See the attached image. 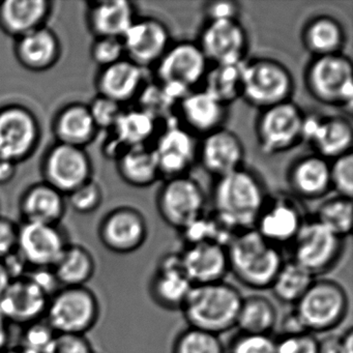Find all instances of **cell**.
Here are the masks:
<instances>
[{
	"label": "cell",
	"mask_w": 353,
	"mask_h": 353,
	"mask_svg": "<svg viewBox=\"0 0 353 353\" xmlns=\"http://www.w3.org/2000/svg\"><path fill=\"white\" fill-rule=\"evenodd\" d=\"M121 42L128 59L144 70L156 67L172 44L166 24L152 17L136 19Z\"/></svg>",
	"instance_id": "15"
},
{
	"label": "cell",
	"mask_w": 353,
	"mask_h": 353,
	"mask_svg": "<svg viewBox=\"0 0 353 353\" xmlns=\"http://www.w3.org/2000/svg\"><path fill=\"white\" fill-rule=\"evenodd\" d=\"M26 222L57 225L65 212L61 192L49 185H37L22 202Z\"/></svg>",
	"instance_id": "35"
},
{
	"label": "cell",
	"mask_w": 353,
	"mask_h": 353,
	"mask_svg": "<svg viewBox=\"0 0 353 353\" xmlns=\"http://www.w3.org/2000/svg\"><path fill=\"white\" fill-rule=\"evenodd\" d=\"M193 284L181 265L179 253L161 257L148 285L152 301L167 311H181Z\"/></svg>",
	"instance_id": "21"
},
{
	"label": "cell",
	"mask_w": 353,
	"mask_h": 353,
	"mask_svg": "<svg viewBox=\"0 0 353 353\" xmlns=\"http://www.w3.org/2000/svg\"><path fill=\"white\" fill-rule=\"evenodd\" d=\"M278 318V311L270 299L261 294L248 295L241 301L235 327L239 334L270 336Z\"/></svg>",
	"instance_id": "32"
},
{
	"label": "cell",
	"mask_w": 353,
	"mask_h": 353,
	"mask_svg": "<svg viewBox=\"0 0 353 353\" xmlns=\"http://www.w3.org/2000/svg\"><path fill=\"white\" fill-rule=\"evenodd\" d=\"M96 129L90 109L82 105H73L61 111L55 123V132L61 143L76 148L90 142Z\"/></svg>",
	"instance_id": "38"
},
{
	"label": "cell",
	"mask_w": 353,
	"mask_h": 353,
	"mask_svg": "<svg viewBox=\"0 0 353 353\" xmlns=\"http://www.w3.org/2000/svg\"><path fill=\"white\" fill-rule=\"evenodd\" d=\"M45 175L49 185L61 193H72L88 183L90 160L81 148L59 144L47 157Z\"/></svg>",
	"instance_id": "25"
},
{
	"label": "cell",
	"mask_w": 353,
	"mask_h": 353,
	"mask_svg": "<svg viewBox=\"0 0 353 353\" xmlns=\"http://www.w3.org/2000/svg\"><path fill=\"white\" fill-rule=\"evenodd\" d=\"M19 227L12 221L0 218V261L17 252Z\"/></svg>",
	"instance_id": "52"
},
{
	"label": "cell",
	"mask_w": 353,
	"mask_h": 353,
	"mask_svg": "<svg viewBox=\"0 0 353 353\" xmlns=\"http://www.w3.org/2000/svg\"><path fill=\"white\" fill-rule=\"evenodd\" d=\"M10 324L0 315V353H3L6 349L9 348Z\"/></svg>",
	"instance_id": "56"
},
{
	"label": "cell",
	"mask_w": 353,
	"mask_h": 353,
	"mask_svg": "<svg viewBox=\"0 0 353 353\" xmlns=\"http://www.w3.org/2000/svg\"><path fill=\"white\" fill-rule=\"evenodd\" d=\"M96 270V260L90 250L74 243H69L52 268L61 287L86 286Z\"/></svg>",
	"instance_id": "30"
},
{
	"label": "cell",
	"mask_w": 353,
	"mask_h": 353,
	"mask_svg": "<svg viewBox=\"0 0 353 353\" xmlns=\"http://www.w3.org/2000/svg\"><path fill=\"white\" fill-rule=\"evenodd\" d=\"M50 296L28 276L14 279L0 297V315L20 327L44 319Z\"/></svg>",
	"instance_id": "16"
},
{
	"label": "cell",
	"mask_w": 353,
	"mask_h": 353,
	"mask_svg": "<svg viewBox=\"0 0 353 353\" xmlns=\"http://www.w3.org/2000/svg\"><path fill=\"white\" fill-rule=\"evenodd\" d=\"M295 82L281 61L270 57L245 61L243 68L241 99L261 111L292 101Z\"/></svg>",
	"instance_id": "5"
},
{
	"label": "cell",
	"mask_w": 353,
	"mask_h": 353,
	"mask_svg": "<svg viewBox=\"0 0 353 353\" xmlns=\"http://www.w3.org/2000/svg\"><path fill=\"white\" fill-rule=\"evenodd\" d=\"M160 123L140 108L123 111L112 128L114 139L127 150L136 146L148 145L157 137Z\"/></svg>",
	"instance_id": "34"
},
{
	"label": "cell",
	"mask_w": 353,
	"mask_h": 353,
	"mask_svg": "<svg viewBox=\"0 0 353 353\" xmlns=\"http://www.w3.org/2000/svg\"><path fill=\"white\" fill-rule=\"evenodd\" d=\"M137 99L139 100L138 108L152 115L160 125L166 127L170 123H177L173 115L179 102L169 97L157 82L154 84L148 82Z\"/></svg>",
	"instance_id": "41"
},
{
	"label": "cell",
	"mask_w": 353,
	"mask_h": 353,
	"mask_svg": "<svg viewBox=\"0 0 353 353\" xmlns=\"http://www.w3.org/2000/svg\"><path fill=\"white\" fill-rule=\"evenodd\" d=\"M125 48L121 39L101 38L92 49V57L103 68L114 65L125 59Z\"/></svg>",
	"instance_id": "49"
},
{
	"label": "cell",
	"mask_w": 353,
	"mask_h": 353,
	"mask_svg": "<svg viewBox=\"0 0 353 353\" xmlns=\"http://www.w3.org/2000/svg\"><path fill=\"white\" fill-rule=\"evenodd\" d=\"M303 82L307 94L319 104L352 109V63L344 53L312 57L305 68Z\"/></svg>",
	"instance_id": "4"
},
{
	"label": "cell",
	"mask_w": 353,
	"mask_h": 353,
	"mask_svg": "<svg viewBox=\"0 0 353 353\" xmlns=\"http://www.w3.org/2000/svg\"><path fill=\"white\" fill-rule=\"evenodd\" d=\"M226 250L229 272L253 290L270 289L284 263L280 248L266 241L255 229L235 233Z\"/></svg>",
	"instance_id": "2"
},
{
	"label": "cell",
	"mask_w": 353,
	"mask_h": 353,
	"mask_svg": "<svg viewBox=\"0 0 353 353\" xmlns=\"http://www.w3.org/2000/svg\"><path fill=\"white\" fill-rule=\"evenodd\" d=\"M276 341V353H319L318 339L310 332L281 336Z\"/></svg>",
	"instance_id": "48"
},
{
	"label": "cell",
	"mask_w": 353,
	"mask_h": 353,
	"mask_svg": "<svg viewBox=\"0 0 353 353\" xmlns=\"http://www.w3.org/2000/svg\"><path fill=\"white\" fill-rule=\"evenodd\" d=\"M123 181L136 188H148L162 179L152 146L129 148L117 159Z\"/></svg>",
	"instance_id": "31"
},
{
	"label": "cell",
	"mask_w": 353,
	"mask_h": 353,
	"mask_svg": "<svg viewBox=\"0 0 353 353\" xmlns=\"http://www.w3.org/2000/svg\"><path fill=\"white\" fill-rule=\"evenodd\" d=\"M341 352L353 353V330L351 327L341 334Z\"/></svg>",
	"instance_id": "57"
},
{
	"label": "cell",
	"mask_w": 353,
	"mask_h": 353,
	"mask_svg": "<svg viewBox=\"0 0 353 353\" xmlns=\"http://www.w3.org/2000/svg\"><path fill=\"white\" fill-rule=\"evenodd\" d=\"M268 197L261 177L243 166L216 179L212 192L214 216L233 233L254 229Z\"/></svg>",
	"instance_id": "1"
},
{
	"label": "cell",
	"mask_w": 353,
	"mask_h": 353,
	"mask_svg": "<svg viewBox=\"0 0 353 353\" xmlns=\"http://www.w3.org/2000/svg\"><path fill=\"white\" fill-rule=\"evenodd\" d=\"M172 353H225V349L220 336L189 326L177 334Z\"/></svg>",
	"instance_id": "42"
},
{
	"label": "cell",
	"mask_w": 353,
	"mask_h": 353,
	"mask_svg": "<svg viewBox=\"0 0 353 353\" xmlns=\"http://www.w3.org/2000/svg\"><path fill=\"white\" fill-rule=\"evenodd\" d=\"M145 71L128 59L104 68L99 78L102 97L121 105L138 98L148 83Z\"/></svg>",
	"instance_id": "27"
},
{
	"label": "cell",
	"mask_w": 353,
	"mask_h": 353,
	"mask_svg": "<svg viewBox=\"0 0 353 353\" xmlns=\"http://www.w3.org/2000/svg\"><path fill=\"white\" fill-rule=\"evenodd\" d=\"M179 256L183 270L193 285L222 282L229 274L226 247L219 243L188 245Z\"/></svg>",
	"instance_id": "26"
},
{
	"label": "cell",
	"mask_w": 353,
	"mask_h": 353,
	"mask_svg": "<svg viewBox=\"0 0 353 353\" xmlns=\"http://www.w3.org/2000/svg\"><path fill=\"white\" fill-rule=\"evenodd\" d=\"M286 181L295 199H322L332 192L330 161L315 152L299 157L289 165Z\"/></svg>",
	"instance_id": "23"
},
{
	"label": "cell",
	"mask_w": 353,
	"mask_h": 353,
	"mask_svg": "<svg viewBox=\"0 0 353 353\" xmlns=\"http://www.w3.org/2000/svg\"><path fill=\"white\" fill-rule=\"evenodd\" d=\"M69 243L57 225L26 222L19 227L17 252L30 268H52Z\"/></svg>",
	"instance_id": "18"
},
{
	"label": "cell",
	"mask_w": 353,
	"mask_h": 353,
	"mask_svg": "<svg viewBox=\"0 0 353 353\" xmlns=\"http://www.w3.org/2000/svg\"><path fill=\"white\" fill-rule=\"evenodd\" d=\"M161 219L181 231L204 214L206 197L203 189L188 175L165 179L156 196Z\"/></svg>",
	"instance_id": "11"
},
{
	"label": "cell",
	"mask_w": 353,
	"mask_h": 353,
	"mask_svg": "<svg viewBox=\"0 0 353 353\" xmlns=\"http://www.w3.org/2000/svg\"><path fill=\"white\" fill-rule=\"evenodd\" d=\"M206 22L239 20L241 15V3L233 0H214L203 6Z\"/></svg>",
	"instance_id": "51"
},
{
	"label": "cell",
	"mask_w": 353,
	"mask_h": 353,
	"mask_svg": "<svg viewBox=\"0 0 353 353\" xmlns=\"http://www.w3.org/2000/svg\"><path fill=\"white\" fill-rule=\"evenodd\" d=\"M3 353H32L30 351L26 350V349L22 348L19 345L14 347H9V348L6 349Z\"/></svg>",
	"instance_id": "59"
},
{
	"label": "cell",
	"mask_w": 353,
	"mask_h": 353,
	"mask_svg": "<svg viewBox=\"0 0 353 353\" xmlns=\"http://www.w3.org/2000/svg\"><path fill=\"white\" fill-rule=\"evenodd\" d=\"M136 19L133 3L125 0L98 3L90 15L92 28L100 38H123Z\"/></svg>",
	"instance_id": "33"
},
{
	"label": "cell",
	"mask_w": 353,
	"mask_h": 353,
	"mask_svg": "<svg viewBox=\"0 0 353 353\" xmlns=\"http://www.w3.org/2000/svg\"><path fill=\"white\" fill-rule=\"evenodd\" d=\"M59 51L54 34L42 28L21 37L17 46L20 61L26 67L38 71L54 65Z\"/></svg>",
	"instance_id": "36"
},
{
	"label": "cell",
	"mask_w": 353,
	"mask_h": 353,
	"mask_svg": "<svg viewBox=\"0 0 353 353\" xmlns=\"http://www.w3.org/2000/svg\"><path fill=\"white\" fill-rule=\"evenodd\" d=\"M38 125L34 115L21 107L0 111V157L17 162L26 158L38 140Z\"/></svg>",
	"instance_id": "24"
},
{
	"label": "cell",
	"mask_w": 353,
	"mask_h": 353,
	"mask_svg": "<svg viewBox=\"0 0 353 353\" xmlns=\"http://www.w3.org/2000/svg\"><path fill=\"white\" fill-rule=\"evenodd\" d=\"M346 289L334 280H314L294 305V312L310 334H326L341 325L348 315Z\"/></svg>",
	"instance_id": "7"
},
{
	"label": "cell",
	"mask_w": 353,
	"mask_h": 353,
	"mask_svg": "<svg viewBox=\"0 0 353 353\" xmlns=\"http://www.w3.org/2000/svg\"><path fill=\"white\" fill-rule=\"evenodd\" d=\"M229 353H276V341L263 334H239L231 342Z\"/></svg>",
	"instance_id": "46"
},
{
	"label": "cell",
	"mask_w": 353,
	"mask_h": 353,
	"mask_svg": "<svg viewBox=\"0 0 353 353\" xmlns=\"http://www.w3.org/2000/svg\"><path fill=\"white\" fill-rule=\"evenodd\" d=\"M243 63L210 65L202 82L201 90L229 107L241 99Z\"/></svg>",
	"instance_id": "37"
},
{
	"label": "cell",
	"mask_w": 353,
	"mask_h": 353,
	"mask_svg": "<svg viewBox=\"0 0 353 353\" xmlns=\"http://www.w3.org/2000/svg\"><path fill=\"white\" fill-rule=\"evenodd\" d=\"M245 157L241 138L226 128L199 139L197 161L216 179L243 168Z\"/></svg>",
	"instance_id": "20"
},
{
	"label": "cell",
	"mask_w": 353,
	"mask_h": 353,
	"mask_svg": "<svg viewBox=\"0 0 353 353\" xmlns=\"http://www.w3.org/2000/svg\"><path fill=\"white\" fill-rule=\"evenodd\" d=\"M196 43L210 65H237L247 61L249 37L239 20L205 22Z\"/></svg>",
	"instance_id": "12"
},
{
	"label": "cell",
	"mask_w": 353,
	"mask_h": 353,
	"mask_svg": "<svg viewBox=\"0 0 353 353\" xmlns=\"http://www.w3.org/2000/svg\"><path fill=\"white\" fill-rule=\"evenodd\" d=\"M102 201V193L96 183H86L71 193L72 208L76 212L88 214L98 208Z\"/></svg>",
	"instance_id": "50"
},
{
	"label": "cell",
	"mask_w": 353,
	"mask_h": 353,
	"mask_svg": "<svg viewBox=\"0 0 353 353\" xmlns=\"http://www.w3.org/2000/svg\"><path fill=\"white\" fill-rule=\"evenodd\" d=\"M199 138L177 123L163 127L154 140L152 152L165 179L188 175L198 160Z\"/></svg>",
	"instance_id": "13"
},
{
	"label": "cell",
	"mask_w": 353,
	"mask_h": 353,
	"mask_svg": "<svg viewBox=\"0 0 353 353\" xmlns=\"http://www.w3.org/2000/svg\"><path fill=\"white\" fill-rule=\"evenodd\" d=\"M11 281V278H10L3 261H0V297L3 294Z\"/></svg>",
	"instance_id": "58"
},
{
	"label": "cell",
	"mask_w": 353,
	"mask_h": 353,
	"mask_svg": "<svg viewBox=\"0 0 353 353\" xmlns=\"http://www.w3.org/2000/svg\"><path fill=\"white\" fill-rule=\"evenodd\" d=\"M305 220L293 196H270L254 229L266 241L280 248L292 243Z\"/></svg>",
	"instance_id": "17"
},
{
	"label": "cell",
	"mask_w": 353,
	"mask_h": 353,
	"mask_svg": "<svg viewBox=\"0 0 353 353\" xmlns=\"http://www.w3.org/2000/svg\"><path fill=\"white\" fill-rule=\"evenodd\" d=\"M101 305L88 286L61 287L49 299L44 319L57 334H88L98 324Z\"/></svg>",
	"instance_id": "8"
},
{
	"label": "cell",
	"mask_w": 353,
	"mask_h": 353,
	"mask_svg": "<svg viewBox=\"0 0 353 353\" xmlns=\"http://www.w3.org/2000/svg\"><path fill=\"white\" fill-rule=\"evenodd\" d=\"M303 142L322 158L334 160L352 152V123L345 115L305 113Z\"/></svg>",
	"instance_id": "14"
},
{
	"label": "cell",
	"mask_w": 353,
	"mask_h": 353,
	"mask_svg": "<svg viewBox=\"0 0 353 353\" xmlns=\"http://www.w3.org/2000/svg\"><path fill=\"white\" fill-rule=\"evenodd\" d=\"M301 44L312 57L343 53L347 34L343 24L330 15H318L307 20L301 34Z\"/></svg>",
	"instance_id": "28"
},
{
	"label": "cell",
	"mask_w": 353,
	"mask_h": 353,
	"mask_svg": "<svg viewBox=\"0 0 353 353\" xmlns=\"http://www.w3.org/2000/svg\"><path fill=\"white\" fill-rule=\"evenodd\" d=\"M179 125L197 138L225 128L229 107L219 102L203 90H195L177 104Z\"/></svg>",
	"instance_id": "22"
},
{
	"label": "cell",
	"mask_w": 353,
	"mask_h": 353,
	"mask_svg": "<svg viewBox=\"0 0 353 353\" xmlns=\"http://www.w3.org/2000/svg\"><path fill=\"white\" fill-rule=\"evenodd\" d=\"M19 346L32 353H45L57 332L42 319L22 327Z\"/></svg>",
	"instance_id": "44"
},
{
	"label": "cell",
	"mask_w": 353,
	"mask_h": 353,
	"mask_svg": "<svg viewBox=\"0 0 353 353\" xmlns=\"http://www.w3.org/2000/svg\"><path fill=\"white\" fill-rule=\"evenodd\" d=\"M210 65L197 43H172L154 68L156 82L169 97L179 102L201 85Z\"/></svg>",
	"instance_id": "6"
},
{
	"label": "cell",
	"mask_w": 353,
	"mask_h": 353,
	"mask_svg": "<svg viewBox=\"0 0 353 353\" xmlns=\"http://www.w3.org/2000/svg\"><path fill=\"white\" fill-rule=\"evenodd\" d=\"M99 236L102 245L112 253H134L148 241V221L135 208H117L103 221Z\"/></svg>",
	"instance_id": "19"
},
{
	"label": "cell",
	"mask_w": 353,
	"mask_h": 353,
	"mask_svg": "<svg viewBox=\"0 0 353 353\" xmlns=\"http://www.w3.org/2000/svg\"><path fill=\"white\" fill-rule=\"evenodd\" d=\"M318 352L319 353H342L341 352V334H330L318 339Z\"/></svg>",
	"instance_id": "54"
},
{
	"label": "cell",
	"mask_w": 353,
	"mask_h": 353,
	"mask_svg": "<svg viewBox=\"0 0 353 353\" xmlns=\"http://www.w3.org/2000/svg\"><path fill=\"white\" fill-rule=\"evenodd\" d=\"M290 247V260L315 278L338 264L344 252V239L311 219L303 223Z\"/></svg>",
	"instance_id": "10"
},
{
	"label": "cell",
	"mask_w": 353,
	"mask_h": 353,
	"mask_svg": "<svg viewBox=\"0 0 353 353\" xmlns=\"http://www.w3.org/2000/svg\"><path fill=\"white\" fill-rule=\"evenodd\" d=\"M330 185L336 195L350 198L353 195V152L330 161Z\"/></svg>",
	"instance_id": "43"
},
{
	"label": "cell",
	"mask_w": 353,
	"mask_h": 353,
	"mask_svg": "<svg viewBox=\"0 0 353 353\" xmlns=\"http://www.w3.org/2000/svg\"><path fill=\"white\" fill-rule=\"evenodd\" d=\"M241 301L239 289L225 281L193 285L181 312L190 327L220 336L236 326Z\"/></svg>",
	"instance_id": "3"
},
{
	"label": "cell",
	"mask_w": 353,
	"mask_h": 353,
	"mask_svg": "<svg viewBox=\"0 0 353 353\" xmlns=\"http://www.w3.org/2000/svg\"><path fill=\"white\" fill-rule=\"evenodd\" d=\"M15 173V162L0 157V185L10 183L13 179Z\"/></svg>",
	"instance_id": "55"
},
{
	"label": "cell",
	"mask_w": 353,
	"mask_h": 353,
	"mask_svg": "<svg viewBox=\"0 0 353 353\" xmlns=\"http://www.w3.org/2000/svg\"><path fill=\"white\" fill-rule=\"evenodd\" d=\"M314 280L315 278L305 268L289 260L284 261L270 289L281 303L295 305Z\"/></svg>",
	"instance_id": "39"
},
{
	"label": "cell",
	"mask_w": 353,
	"mask_h": 353,
	"mask_svg": "<svg viewBox=\"0 0 353 353\" xmlns=\"http://www.w3.org/2000/svg\"><path fill=\"white\" fill-rule=\"evenodd\" d=\"M48 12L44 0H11L0 6V23L9 34L23 37L41 28Z\"/></svg>",
	"instance_id": "29"
},
{
	"label": "cell",
	"mask_w": 353,
	"mask_h": 353,
	"mask_svg": "<svg viewBox=\"0 0 353 353\" xmlns=\"http://www.w3.org/2000/svg\"><path fill=\"white\" fill-rule=\"evenodd\" d=\"M280 325L281 332H282L281 336H290V334H299L307 332L305 327H303V324H301V320H299V316L296 315L294 310H292L290 313L286 314L284 316Z\"/></svg>",
	"instance_id": "53"
},
{
	"label": "cell",
	"mask_w": 353,
	"mask_h": 353,
	"mask_svg": "<svg viewBox=\"0 0 353 353\" xmlns=\"http://www.w3.org/2000/svg\"><path fill=\"white\" fill-rule=\"evenodd\" d=\"M88 109L96 127L104 128V129H112L123 113L121 104L105 97H101L94 100L90 108Z\"/></svg>",
	"instance_id": "47"
},
{
	"label": "cell",
	"mask_w": 353,
	"mask_h": 353,
	"mask_svg": "<svg viewBox=\"0 0 353 353\" xmlns=\"http://www.w3.org/2000/svg\"><path fill=\"white\" fill-rule=\"evenodd\" d=\"M352 210V199L334 195L320 203L313 219L345 239L351 234Z\"/></svg>",
	"instance_id": "40"
},
{
	"label": "cell",
	"mask_w": 353,
	"mask_h": 353,
	"mask_svg": "<svg viewBox=\"0 0 353 353\" xmlns=\"http://www.w3.org/2000/svg\"><path fill=\"white\" fill-rule=\"evenodd\" d=\"M45 353H98L85 334H57Z\"/></svg>",
	"instance_id": "45"
},
{
	"label": "cell",
	"mask_w": 353,
	"mask_h": 353,
	"mask_svg": "<svg viewBox=\"0 0 353 353\" xmlns=\"http://www.w3.org/2000/svg\"><path fill=\"white\" fill-rule=\"evenodd\" d=\"M305 117V111L293 101L259 111L255 136L260 152L276 156L303 143Z\"/></svg>",
	"instance_id": "9"
}]
</instances>
